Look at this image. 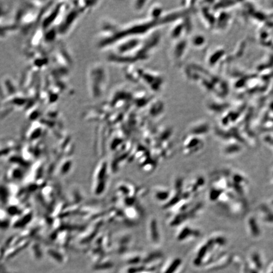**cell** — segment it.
<instances>
[{
	"label": "cell",
	"instance_id": "1",
	"mask_svg": "<svg viewBox=\"0 0 273 273\" xmlns=\"http://www.w3.org/2000/svg\"><path fill=\"white\" fill-rule=\"evenodd\" d=\"M179 263H180V261H179L178 260H176V261L174 262L173 264V265H171L170 266V267H169V269L166 271V273H172L175 270L176 267L178 266V265L179 264Z\"/></svg>",
	"mask_w": 273,
	"mask_h": 273
}]
</instances>
